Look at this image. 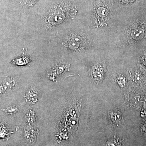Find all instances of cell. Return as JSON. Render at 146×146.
I'll return each instance as SVG.
<instances>
[{"instance_id": "6da1fadb", "label": "cell", "mask_w": 146, "mask_h": 146, "mask_svg": "<svg viewBox=\"0 0 146 146\" xmlns=\"http://www.w3.org/2000/svg\"><path fill=\"white\" fill-rule=\"evenodd\" d=\"M68 12L67 8H64L60 5L54 6L48 11L44 18L45 27L48 29H52L65 23L72 17Z\"/></svg>"}, {"instance_id": "7a4b0ae2", "label": "cell", "mask_w": 146, "mask_h": 146, "mask_svg": "<svg viewBox=\"0 0 146 146\" xmlns=\"http://www.w3.org/2000/svg\"><path fill=\"white\" fill-rule=\"evenodd\" d=\"M62 44L66 48L74 52H82L89 47V41L83 35L73 32L63 38Z\"/></svg>"}, {"instance_id": "3957f363", "label": "cell", "mask_w": 146, "mask_h": 146, "mask_svg": "<svg viewBox=\"0 0 146 146\" xmlns=\"http://www.w3.org/2000/svg\"><path fill=\"white\" fill-rule=\"evenodd\" d=\"M18 78L10 77L6 79L0 84V95H3L9 92L16 86L18 82Z\"/></svg>"}, {"instance_id": "277c9868", "label": "cell", "mask_w": 146, "mask_h": 146, "mask_svg": "<svg viewBox=\"0 0 146 146\" xmlns=\"http://www.w3.org/2000/svg\"><path fill=\"white\" fill-rule=\"evenodd\" d=\"M105 72V68L104 65L97 64L91 70V77L97 82L100 83L104 78Z\"/></svg>"}, {"instance_id": "5b68a950", "label": "cell", "mask_w": 146, "mask_h": 146, "mask_svg": "<svg viewBox=\"0 0 146 146\" xmlns=\"http://www.w3.org/2000/svg\"><path fill=\"white\" fill-rule=\"evenodd\" d=\"M25 98L28 102L35 104L38 100V95L37 91L33 88H30L26 93Z\"/></svg>"}, {"instance_id": "8992f818", "label": "cell", "mask_w": 146, "mask_h": 146, "mask_svg": "<svg viewBox=\"0 0 146 146\" xmlns=\"http://www.w3.org/2000/svg\"><path fill=\"white\" fill-rule=\"evenodd\" d=\"M31 61V58L28 56L25 55L19 56L12 60V62L14 65L18 66H24L27 65Z\"/></svg>"}, {"instance_id": "52a82bcc", "label": "cell", "mask_w": 146, "mask_h": 146, "mask_svg": "<svg viewBox=\"0 0 146 146\" xmlns=\"http://www.w3.org/2000/svg\"><path fill=\"white\" fill-rule=\"evenodd\" d=\"M11 133L9 127L4 123L0 121V139H5Z\"/></svg>"}, {"instance_id": "ba28073f", "label": "cell", "mask_w": 146, "mask_h": 146, "mask_svg": "<svg viewBox=\"0 0 146 146\" xmlns=\"http://www.w3.org/2000/svg\"><path fill=\"white\" fill-rule=\"evenodd\" d=\"M36 131L34 129L28 128L25 131V136L30 142H33L36 140Z\"/></svg>"}, {"instance_id": "9c48e42d", "label": "cell", "mask_w": 146, "mask_h": 146, "mask_svg": "<svg viewBox=\"0 0 146 146\" xmlns=\"http://www.w3.org/2000/svg\"><path fill=\"white\" fill-rule=\"evenodd\" d=\"M145 31L143 29L140 28L134 29L131 31V36L133 39L138 40L142 39L145 36Z\"/></svg>"}, {"instance_id": "30bf717a", "label": "cell", "mask_w": 146, "mask_h": 146, "mask_svg": "<svg viewBox=\"0 0 146 146\" xmlns=\"http://www.w3.org/2000/svg\"><path fill=\"white\" fill-rule=\"evenodd\" d=\"M3 111L8 115H14L18 112L19 109L16 106L13 105L3 109Z\"/></svg>"}, {"instance_id": "8fae6325", "label": "cell", "mask_w": 146, "mask_h": 146, "mask_svg": "<svg viewBox=\"0 0 146 146\" xmlns=\"http://www.w3.org/2000/svg\"><path fill=\"white\" fill-rule=\"evenodd\" d=\"M111 120L114 122L118 123L119 122L121 119V115L119 111L117 110L113 111L110 115Z\"/></svg>"}, {"instance_id": "7c38bea8", "label": "cell", "mask_w": 146, "mask_h": 146, "mask_svg": "<svg viewBox=\"0 0 146 146\" xmlns=\"http://www.w3.org/2000/svg\"><path fill=\"white\" fill-rule=\"evenodd\" d=\"M37 0H24L23 4L26 7H31L34 5Z\"/></svg>"}, {"instance_id": "4fadbf2b", "label": "cell", "mask_w": 146, "mask_h": 146, "mask_svg": "<svg viewBox=\"0 0 146 146\" xmlns=\"http://www.w3.org/2000/svg\"><path fill=\"white\" fill-rule=\"evenodd\" d=\"M117 142L116 141V139H113L111 141H108L106 144V146H118Z\"/></svg>"}]
</instances>
